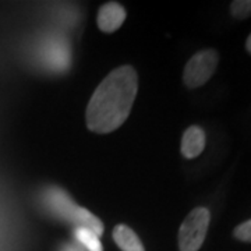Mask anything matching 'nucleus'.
<instances>
[{"instance_id":"obj_1","label":"nucleus","mask_w":251,"mask_h":251,"mask_svg":"<svg viewBox=\"0 0 251 251\" xmlns=\"http://www.w3.org/2000/svg\"><path fill=\"white\" fill-rule=\"evenodd\" d=\"M138 91L134 67L120 66L110 72L92 94L85 120L91 131L108 134L126 122Z\"/></svg>"},{"instance_id":"obj_2","label":"nucleus","mask_w":251,"mask_h":251,"mask_svg":"<svg viewBox=\"0 0 251 251\" xmlns=\"http://www.w3.org/2000/svg\"><path fill=\"white\" fill-rule=\"evenodd\" d=\"M42 200H44L46 209L52 215L57 216L59 219L72 222L75 225V227L90 229L91 232H94L97 236L103 234V230H105L103 224L94 214H91L88 209L77 205L72 197L62 188H46Z\"/></svg>"},{"instance_id":"obj_3","label":"nucleus","mask_w":251,"mask_h":251,"mask_svg":"<svg viewBox=\"0 0 251 251\" xmlns=\"http://www.w3.org/2000/svg\"><path fill=\"white\" fill-rule=\"evenodd\" d=\"M211 214L205 206L194 208L179 229V250L198 251L204 244L209 227Z\"/></svg>"},{"instance_id":"obj_4","label":"nucleus","mask_w":251,"mask_h":251,"mask_svg":"<svg viewBox=\"0 0 251 251\" xmlns=\"http://www.w3.org/2000/svg\"><path fill=\"white\" fill-rule=\"evenodd\" d=\"M218 62L219 54L215 49H204L193 54L183 72V81L186 87L194 90L206 84V81L214 75Z\"/></svg>"},{"instance_id":"obj_5","label":"nucleus","mask_w":251,"mask_h":251,"mask_svg":"<svg viewBox=\"0 0 251 251\" xmlns=\"http://www.w3.org/2000/svg\"><path fill=\"white\" fill-rule=\"evenodd\" d=\"M42 57L48 69L53 72H63L69 67L72 54L69 52V46L66 42L53 38L50 41H45Z\"/></svg>"},{"instance_id":"obj_6","label":"nucleus","mask_w":251,"mask_h":251,"mask_svg":"<svg viewBox=\"0 0 251 251\" xmlns=\"http://www.w3.org/2000/svg\"><path fill=\"white\" fill-rule=\"evenodd\" d=\"M126 20V10L116 1H109L103 4L98 11V27L102 32H115Z\"/></svg>"},{"instance_id":"obj_7","label":"nucleus","mask_w":251,"mask_h":251,"mask_svg":"<svg viewBox=\"0 0 251 251\" xmlns=\"http://www.w3.org/2000/svg\"><path fill=\"white\" fill-rule=\"evenodd\" d=\"M206 144V135L204 128L200 126H190L181 138V155L186 159H194L201 155Z\"/></svg>"},{"instance_id":"obj_8","label":"nucleus","mask_w":251,"mask_h":251,"mask_svg":"<svg viewBox=\"0 0 251 251\" xmlns=\"http://www.w3.org/2000/svg\"><path fill=\"white\" fill-rule=\"evenodd\" d=\"M113 239L122 251H145L134 230L126 225H117L113 229Z\"/></svg>"},{"instance_id":"obj_9","label":"nucleus","mask_w":251,"mask_h":251,"mask_svg":"<svg viewBox=\"0 0 251 251\" xmlns=\"http://www.w3.org/2000/svg\"><path fill=\"white\" fill-rule=\"evenodd\" d=\"M74 237L78 243V246L85 251H103V247H102L100 240H99V236H97L94 232H91L90 229L75 227Z\"/></svg>"},{"instance_id":"obj_10","label":"nucleus","mask_w":251,"mask_h":251,"mask_svg":"<svg viewBox=\"0 0 251 251\" xmlns=\"http://www.w3.org/2000/svg\"><path fill=\"white\" fill-rule=\"evenodd\" d=\"M230 14L236 20L251 17V0H234L230 3Z\"/></svg>"},{"instance_id":"obj_11","label":"nucleus","mask_w":251,"mask_h":251,"mask_svg":"<svg viewBox=\"0 0 251 251\" xmlns=\"http://www.w3.org/2000/svg\"><path fill=\"white\" fill-rule=\"evenodd\" d=\"M234 239H237L239 242L251 243V219L244 221L240 225H237L233 230Z\"/></svg>"},{"instance_id":"obj_12","label":"nucleus","mask_w":251,"mask_h":251,"mask_svg":"<svg viewBox=\"0 0 251 251\" xmlns=\"http://www.w3.org/2000/svg\"><path fill=\"white\" fill-rule=\"evenodd\" d=\"M60 251H85L84 249H81L78 244H74V243H64L62 247H60Z\"/></svg>"},{"instance_id":"obj_13","label":"nucleus","mask_w":251,"mask_h":251,"mask_svg":"<svg viewBox=\"0 0 251 251\" xmlns=\"http://www.w3.org/2000/svg\"><path fill=\"white\" fill-rule=\"evenodd\" d=\"M246 49H247V52L251 54V34L247 38V41H246Z\"/></svg>"}]
</instances>
